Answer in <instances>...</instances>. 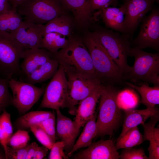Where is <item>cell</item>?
<instances>
[{
  "mask_svg": "<svg viewBox=\"0 0 159 159\" xmlns=\"http://www.w3.org/2000/svg\"><path fill=\"white\" fill-rule=\"evenodd\" d=\"M53 54L67 75L78 74L98 79L90 54L82 40L71 36L65 46Z\"/></svg>",
  "mask_w": 159,
  "mask_h": 159,
  "instance_id": "1",
  "label": "cell"
},
{
  "mask_svg": "<svg viewBox=\"0 0 159 159\" xmlns=\"http://www.w3.org/2000/svg\"><path fill=\"white\" fill-rule=\"evenodd\" d=\"M119 92L115 87L102 84L100 99L99 111L96 124V137L109 136L111 138L121 117L117 102Z\"/></svg>",
  "mask_w": 159,
  "mask_h": 159,
  "instance_id": "2",
  "label": "cell"
},
{
  "mask_svg": "<svg viewBox=\"0 0 159 159\" xmlns=\"http://www.w3.org/2000/svg\"><path fill=\"white\" fill-rule=\"evenodd\" d=\"M82 40L90 54L97 78L102 83L105 81L118 82L123 79L119 67L94 32L87 33Z\"/></svg>",
  "mask_w": 159,
  "mask_h": 159,
  "instance_id": "3",
  "label": "cell"
},
{
  "mask_svg": "<svg viewBox=\"0 0 159 159\" xmlns=\"http://www.w3.org/2000/svg\"><path fill=\"white\" fill-rule=\"evenodd\" d=\"M131 56L134 58L133 65L123 79L135 84L151 83L159 86V54L132 47Z\"/></svg>",
  "mask_w": 159,
  "mask_h": 159,
  "instance_id": "4",
  "label": "cell"
},
{
  "mask_svg": "<svg viewBox=\"0 0 159 159\" xmlns=\"http://www.w3.org/2000/svg\"><path fill=\"white\" fill-rule=\"evenodd\" d=\"M100 43L119 67L123 77L130 66L127 59L131 56V43L127 34H121L113 30L99 28L94 32Z\"/></svg>",
  "mask_w": 159,
  "mask_h": 159,
  "instance_id": "5",
  "label": "cell"
},
{
  "mask_svg": "<svg viewBox=\"0 0 159 159\" xmlns=\"http://www.w3.org/2000/svg\"><path fill=\"white\" fill-rule=\"evenodd\" d=\"M25 21L37 24L47 23L64 14L66 10L60 0H28L16 8Z\"/></svg>",
  "mask_w": 159,
  "mask_h": 159,
  "instance_id": "6",
  "label": "cell"
},
{
  "mask_svg": "<svg viewBox=\"0 0 159 159\" xmlns=\"http://www.w3.org/2000/svg\"><path fill=\"white\" fill-rule=\"evenodd\" d=\"M24 48L10 33L0 32V74L8 80L20 75L19 60Z\"/></svg>",
  "mask_w": 159,
  "mask_h": 159,
  "instance_id": "7",
  "label": "cell"
},
{
  "mask_svg": "<svg viewBox=\"0 0 159 159\" xmlns=\"http://www.w3.org/2000/svg\"><path fill=\"white\" fill-rule=\"evenodd\" d=\"M67 76V88L64 108L68 109L70 114L75 115L77 109L76 106L88 96L102 82L97 79L80 75Z\"/></svg>",
  "mask_w": 159,
  "mask_h": 159,
  "instance_id": "8",
  "label": "cell"
},
{
  "mask_svg": "<svg viewBox=\"0 0 159 159\" xmlns=\"http://www.w3.org/2000/svg\"><path fill=\"white\" fill-rule=\"evenodd\" d=\"M12 93V105L19 113L24 115L29 110L43 95L46 87H38L34 84L18 81L14 78L9 80Z\"/></svg>",
  "mask_w": 159,
  "mask_h": 159,
  "instance_id": "9",
  "label": "cell"
},
{
  "mask_svg": "<svg viewBox=\"0 0 159 159\" xmlns=\"http://www.w3.org/2000/svg\"><path fill=\"white\" fill-rule=\"evenodd\" d=\"M67 80L61 66L52 78L46 87L39 108H46L55 110L64 108L67 88Z\"/></svg>",
  "mask_w": 159,
  "mask_h": 159,
  "instance_id": "10",
  "label": "cell"
},
{
  "mask_svg": "<svg viewBox=\"0 0 159 159\" xmlns=\"http://www.w3.org/2000/svg\"><path fill=\"white\" fill-rule=\"evenodd\" d=\"M140 30L131 43L132 47L159 50V10H153L143 19Z\"/></svg>",
  "mask_w": 159,
  "mask_h": 159,
  "instance_id": "11",
  "label": "cell"
},
{
  "mask_svg": "<svg viewBox=\"0 0 159 159\" xmlns=\"http://www.w3.org/2000/svg\"><path fill=\"white\" fill-rule=\"evenodd\" d=\"M44 25L24 21L14 31L10 33L24 49L42 48V31Z\"/></svg>",
  "mask_w": 159,
  "mask_h": 159,
  "instance_id": "12",
  "label": "cell"
},
{
  "mask_svg": "<svg viewBox=\"0 0 159 159\" xmlns=\"http://www.w3.org/2000/svg\"><path fill=\"white\" fill-rule=\"evenodd\" d=\"M155 0H125V33L134 32L145 15L151 10Z\"/></svg>",
  "mask_w": 159,
  "mask_h": 159,
  "instance_id": "13",
  "label": "cell"
},
{
  "mask_svg": "<svg viewBox=\"0 0 159 159\" xmlns=\"http://www.w3.org/2000/svg\"><path fill=\"white\" fill-rule=\"evenodd\" d=\"M74 159H118L119 155L112 140L92 143L87 148L71 157Z\"/></svg>",
  "mask_w": 159,
  "mask_h": 159,
  "instance_id": "14",
  "label": "cell"
},
{
  "mask_svg": "<svg viewBox=\"0 0 159 159\" xmlns=\"http://www.w3.org/2000/svg\"><path fill=\"white\" fill-rule=\"evenodd\" d=\"M57 115L56 137H58L64 145L67 154L73 148L80 128L75 122L63 115L60 109L56 110Z\"/></svg>",
  "mask_w": 159,
  "mask_h": 159,
  "instance_id": "15",
  "label": "cell"
},
{
  "mask_svg": "<svg viewBox=\"0 0 159 159\" xmlns=\"http://www.w3.org/2000/svg\"><path fill=\"white\" fill-rule=\"evenodd\" d=\"M52 58L53 54L44 48L24 49L21 57L23 60L20 65V74L25 77L29 75Z\"/></svg>",
  "mask_w": 159,
  "mask_h": 159,
  "instance_id": "16",
  "label": "cell"
},
{
  "mask_svg": "<svg viewBox=\"0 0 159 159\" xmlns=\"http://www.w3.org/2000/svg\"><path fill=\"white\" fill-rule=\"evenodd\" d=\"M102 85V83L99 85L79 104L74 121L80 128L84 126L95 112L96 104L100 97Z\"/></svg>",
  "mask_w": 159,
  "mask_h": 159,
  "instance_id": "17",
  "label": "cell"
},
{
  "mask_svg": "<svg viewBox=\"0 0 159 159\" xmlns=\"http://www.w3.org/2000/svg\"><path fill=\"white\" fill-rule=\"evenodd\" d=\"M67 11L72 14L74 22L80 28L88 25L91 15L88 0H60Z\"/></svg>",
  "mask_w": 159,
  "mask_h": 159,
  "instance_id": "18",
  "label": "cell"
},
{
  "mask_svg": "<svg viewBox=\"0 0 159 159\" xmlns=\"http://www.w3.org/2000/svg\"><path fill=\"white\" fill-rule=\"evenodd\" d=\"M100 10L103 21L107 28L125 33L126 9L124 4L119 7H108Z\"/></svg>",
  "mask_w": 159,
  "mask_h": 159,
  "instance_id": "19",
  "label": "cell"
},
{
  "mask_svg": "<svg viewBox=\"0 0 159 159\" xmlns=\"http://www.w3.org/2000/svg\"><path fill=\"white\" fill-rule=\"evenodd\" d=\"M149 121L141 125L144 131L143 141L148 140L150 145L148 148L149 159H159V129L155 125L159 119V113L150 117Z\"/></svg>",
  "mask_w": 159,
  "mask_h": 159,
  "instance_id": "20",
  "label": "cell"
},
{
  "mask_svg": "<svg viewBox=\"0 0 159 159\" xmlns=\"http://www.w3.org/2000/svg\"><path fill=\"white\" fill-rule=\"evenodd\" d=\"M125 112L122 130L118 138L122 137L130 129L144 123L148 118L159 113V110L155 107L143 110L128 109Z\"/></svg>",
  "mask_w": 159,
  "mask_h": 159,
  "instance_id": "21",
  "label": "cell"
},
{
  "mask_svg": "<svg viewBox=\"0 0 159 159\" xmlns=\"http://www.w3.org/2000/svg\"><path fill=\"white\" fill-rule=\"evenodd\" d=\"M59 64L54 57L25 77L23 82L34 85L41 83L52 78L57 72Z\"/></svg>",
  "mask_w": 159,
  "mask_h": 159,
  "instance_id": "22",
  "label": "cell"
},
{
  "mask_svg": "<svg viewBox=\"0 0 159 159\" xmlns=\"http://www.w3.org/2000/svg\"><path fill=\"white\" fill-rule=\"evenodd\" d=\"M97 113L94 114L85 124L83 130L79 137L72 150L67 154L70 157L75 151L79 149L87 147L92 143V139L95 138L97 134L96 121Z\"/></svg>",
  "mask_w": 159,
  "mask_h": 159,
  "instance_id": "23",
  "label": "cell"
},
{
  "mask_svg": "<svg viewBox=\"0 0 159 159\" xmlns=\"http://www.w3.org/2000/svg\"><path fill=\"white\" fill-rule=\"evenodd\" d=\"M73 21L67 14H62L49 21L44 25L42 36L43 37L49 33L55 32L69 37L72 36Z\"/></svg>",
  "mask_w": 159,
  "mask_h": 159,
  "instance_id": "24",
  "label": "cell"
},
{
  "mask_svg": "<svg viewBox=\"0 0 159 159\" xmlns=\"http://www.w3.org/2000/svg\"><path fill=\"white\" fill-rule=\"evenodd\" d=\"M130 87L136 90L141 97V102L148 108H153L159 104V86L150 87L146 84L138 86L130 82H125Z\"/></svg>",
  "mask_w": 159,
  "mask_h": 159,
  "instance_id": "25",
  "label": "cell"
},
{
  "mask_svg": "<svg viewBox=\"0 0 159 159\" xmlns=\"http://www.w3.org/2000/svg\"><path fill=\"white\" fill-rule=\"evenodd\" d=\"M52 114L51 111L41 110L26 113L15 120L14 127L17 130L29 129L31 126L39 124L50 117Z\"/></svg>",
  "mask_w": 159,
  "mask_h": 159,
  "instance_id": "26",
  "label": "cell"
},
{
  "mask_svg": "<svg viewBox=\"0 0 159 159\" xmlns=\"http://www.w3.org/2000/svg\"><path fill=\"white\" fill-rule=\"evenodd\" d=\"M23 21L16 9H11L7 13L0 14V32L11 33L15 31Z\"/></svg>",
  "mask_w": 159,
  "mask_h": 159,
  "instance_id": "27",
  "label": "cell"
},
{
  "mask_svg": "<svg viewBox=\"0 0 159 159\" xmlns=\"http://www.w3.org/2000/svg\"><path fill=\"white\" fill-rule=\"evenodd\" d=\"M143 142V135L136 126L130 129L122 137L118 138L115 147L117 150L130 148Z\"/></svg>",
  "mask_w": 159,
  "mask_h": 159,
  "instance_id": "28",
  "label": "cell"
},
{
  "mask_svg": "<svg viewBox=\"0 0 159 159\" xmlns=\"http://www.w3.org/2000/svg\"><path fill=\"white\" fill-rule=\"evenodd\" d=\"M66 37L57 32L47 33L43 37L42 48L54 54L67 45L68 38Z\"/></svg>",
  "mask_w": 159,
  "mask_h": 159,
  "instance_id": "29",
  "label": "cell"
},
{
  "mask_svg": "<svg viewBox=\"0 0 159 159\" xmlns=\"http://www.w3.org/2000/svg\"><path fill=\"white\" fill-rule=\"evenodd\" d=\"M13 134L11 115L6 110L0 115V143L5 150L6 155L7 142Z\"/></svg>",
  "mask_w": 159,
  "mask_h": 159,
  "instance_id": "30",
  "label": "cell"
},
{
  "mask_svg": "<svg viewBox=\"0 0 159 159\" xmlns=\"http://www.w3.org/2000/svg\"><path fill=\"white\" fill-rule=\"evenodd\" d=\"M9 80L0 77V115L12 105V96L9 90Z\"/></svg>",
  "mask_w": 159,
  "mask_h": 159,
  "instance_id": "31",
  "label": "cell"
},
{
  "mask_svg": "<svg viewBox=\"0 0 159 159\" xmlns=\"http://www.w3.org/2000/svg\"><path fill=\"white\" fill-rule=\"evenodd\" d=\"M30 140L28 131L19 130L9 138L7 145L14 148H23L27 145Z\"/></svg>",
  "mask_w": 159,
  "mask_h": 159,
  "instance_id": "32",
  "label": "cell"
},
{
  "mask_svg": "<svg viewBox=\"0 0 159 159\" xmlns=\"http://www.w3.org/2000/svg\"><path fill=\"white\" fill-rule=\"evenodd\" d=\"M37 125L46 133L54 143L56 142V118L54 111L52 112L50 117Z\"/></svg>",
  "mask_w": 159,
  "mask_h": 159,
  "instance_id": "33",
  "label": "cell"
},
{
  "mask_svg": "<svg viewBox=\"0 0 159 159\" xmlns=\"http://www.w3.org/2000/svg\"><path fill=\"white\" fill-rule=\"evenodd\" d=\"M37 140L43 145L50 150L54 143L46 133L39 125H35L29 128Z\"/></svg>",
  "mask_w": 159,
  "mask_h": 159,
  "instance_id": "34",
  "label": "cell"
},
{
  "mask_svg": "<svg viewBox=\"0 0 159 159\" xmlns=\"http://www.w3.org/2000/svg\"><path fill=\"white\" fill-rule=\"evenodd\" d=\"M119 155L120 159H149L146 155L144 150L142 148H139L124 149Z\"/></svg>",
  "mask_w": 159,
  "mask_h": 159,
  "instance_id": "35",
  "label": "cell"
},
{
  "mask_svg": "<svg viewBox=\"0 0 159 159\" xmlns=\"http://www.w3.org/2000/svg\"><path fill=\"white\" fill-rule=\"evenodd\" d=\"M118 104L132 107L136 104V99L132 92L129 90H125L119 93L117 97Z\"/></svg>",
  "mask_w": 159,
  "mask_h": 159,
  "instance_id": "36",
  "label": "cell"
},
{
  "mask_svg": "<svg viewBox=\"0 0 159 159\" xmlns=\"http://www.w3.org/2000/svg\"><path fill=\"white\" fill-rule=\"evenodd\" d=\"M64 145L62 141L55 142L51 149L49 159H67L69 158L64 152Z\"/></svg>",
  "mask_w": 159,
  "mask_h": 159,
  "instance_id": "37",
  "label": "cell"
},
{
  "mask_svg": "<svg viewBox=\"0 0 159 159\" xmlns=\"http://www.w3.org/2000/svg\"><path fill=\"white\" fill-rule=\"evenodd\" d=\"M30 144L21 148H14L7 146V159H26L27 152Z\"/></svg>",
  "mask_w": 159,
  "mask_h": 159,
  "instance_id": "38",
  "label": "cell"
},
{
  "mask_svg": "<svg viewBox=\"0 0 159 159\" xmlns=\"http://www.w3.org/2000/svg\"><path fill=\"white\" fill-rule=\"evenodd\" d=\"M117 0H88L89 7L91 13L95 10L102 9L115 4Z\"/></svg>",
  "mask_w": 159,
  "mask_h": 159,
  "instance_id": "39",
  "label": "cell"
},
{
  "mask_svg": "<svg viewBox=\"0 0 159 159\" xmlns=\"http://www.w3.org/2000/svg\"><path fill=\"white\" fill-rule=\"evenodd\" d=\"M49 149L45 146H38L33 158V159H42L44 158Z\"/></svg>",
  "mask_w": 159,
  "mask_h": 159,
  "instance_id": "40",
  "label": "cell"
},
{
  "mask_svg": "<svg viewBox=\"0 0 159 159\" xmlns=\"http://www.w3.org/2000/svg\"><path fill=\"white\" fill-rule=\"evenodd\" d=\"M38 145L35 142H33L30 145L28 150L26 159H33Z\"/></svg>",
  "mask_w": 159,
  "mask_h": 159,
  "instance_id": "41",
  "label": "cell"
},
{
  "mask_svg": "<svg viewBox=\"0 0 159 159\" xmlns=\"http://www.w3.org/2000/svg\"><path fill=\"white\" fill-rule=\"evenodd\" d=\"M9 2L8 0H0V14L7 13L11 9Z\"/></svg>",
  "mask_w": 159,
  "mask_h": 159,
  "instance_id": "42",
  "label": "cell"
},
{
  "mask_svg": "<svg viewBox=\"0 0 159 159\" xmlns=\"http://www.w3.org/2000/svg\"><path fill=\"white\" fill-rule=\"evenodd\" d=\"M9 2L11 3L12 9H16V8L19 5L24 3L28 0H8Z\"/></svg>",
  "mask_w": 159,
  "mask_h": 159,
  "instance_id": "43",
  "label": "cell"
},
{
  "mask_svg": "<svg viewBox=\"0 0 159 159\" xmlns=\"http://www.w3.org/2000/svg\"><path fill=\"white\" fill-rule=\"evenodd\" d=\"M0 159H7L5 150L0 143Z\"/></svg>",
  "mask_w": 159,
  "mask_h": 159,
  "instance_id": "44",
  "label": "cell"
}]
</instances>
